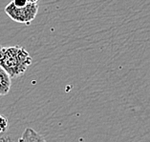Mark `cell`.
Listing matches in <instances>:
<instances>
[{
	"instance_id": "1",
	"label": "cell",
	"mask_w": 150,
	"mask_h": 142,
	"mask_svg": "<svg viewBox=\"0 0 150 142\" xmlns=\"http://www.w3.org/2000/svg\"><path fill=\"white\" fill-rule=\"evenodd\" d=\"M32 64V56L21 46H0V67L5 70L11 78L23 75Z\"/></svg>"
},
{
	"instance_id": "2",
	"label": "cell",
	"mask_w": 150,
	"mask_h": 142,
	"mask_svg": "<svg viewBox=\"0 0 150 142\" xmlns=\"http://www.w3.org/2000/svg\"><path fill=\"white\" fill-rule=\"evenodd\" d=\"M5 13L11 19L17 23L29 25L36 17L38 13V3H28L23 7H16L10 2L5 7Z\"/></svg>"
},
{
	"instance_id": "3",
	"label": "cell",
	"mask_w": 150,
	"mask_h": 142,
	"mask_svg": "<svg viewBox=\"0 0 150 142\" xmlns=\"http://www.w3.org/2000/svg\"><path fill=\"white\" fill-rule=\"evenodd\" d=\"M18 142H47L41 134L36 133L34 129L26 128L18 139Z\"/></svg>"
},
{
	"instance_id": "4",
	"label": "cell",
	"mask_w": 150,
	"mask_h": 142,
	"mask_svg": "<svg viewBox=\"0 0 150 142\" xmlns=\"http://www.w3.org/2000/svg\"><path fill=\"white\" fill-rule=\"evenodd\" d=\"M12 85V78L5 70L0 67V96L8 94Z\"/></svg>"
},
{
	"instance_id": "5",
	"label": "cell",
	"mask_w": 150,
	"mask_h": 142,
	"mask_svg": "<svg viewBox=\"0 0 150 142\" xmlns=\"http://www.w3.org/2000/svg\"><path fill=\"white\" fill-rule=\"evenodd\" d=\"M8 130V119L0 115V134H3Z\"/></svg>"
},
{
	"instance_id": "6",
	"label": "cell",
	"mask_w": 150,
	"mask_h": 142,
	"mask_svg": "<svg viewBox=\"0 0 150 142\" xmlns=\"http://www.w3.org/2000/svg\"><path fill=\"white\" fill-rule=\"evenodd\" d=\"M11 2H12L14 6H16V7H23V6L27 5L29 3L27 0H12Z\"/></svg>"
},
{
	"instance_id": "7",
	"label": "cell",
	"mask_w": 150,
	"mask_h": 142,
	"mask_svg": "<svg viewBox=\"0 0 150 142\" xmlns=\"http://www.w3.org/2000/svg\"><path fill=\"white\" fill-rule=\"evenodd\" d=\"M0 142H13L9 136H1L0 134Z\"/></svg>"
},
{
	"instance_id": "8",
	"label": "cell",
	"mask_w": 150,
	"mask_h": 142,
	"mask_svg": "<svg viewBox=\"0 0 150 142\" xmlns=\"http://www.w3.org/2000/svg\"><path fill=\"white\" fill-rule=\"evenodd\" d=\"M29 3H38V0H27Z\"/></svg>"
}]
</instances>
